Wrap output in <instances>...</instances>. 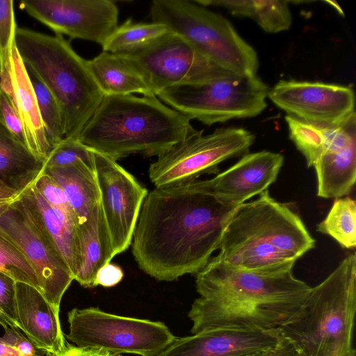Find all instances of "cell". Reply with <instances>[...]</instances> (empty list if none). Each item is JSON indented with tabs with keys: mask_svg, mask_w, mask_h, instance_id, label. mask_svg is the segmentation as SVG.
Returning a JSON list of instances; mask_svg holds the SVG:
<instances>
[{
	"mask_svg": "<svg viewBox=\"0 0 356 356\" xmlns=\"http://www.w3.org/2000/svg\"><path fill=\"white\" fill-rule=\"evenodd\" d=\"M315 241L299 216L265 191L238 206L215 257L232 266L263 273L292 270Z\"/></svg>",
	"mask_w": 356,
	"mask_h": 356,
	"instance_id": "3957f363",
	"label": "cell"
},
{
	"mask_svg": "<svg viewBox=\"0 0 356 356\" xmlns=\"http://www.w3.org/2000/svg\"><path fill=\"white\" fill-rule=\"evenodd\" d=\"M123 276L122 268L109 262L98 270L96 275V284L104 287H112L118 284Z\"/></svg>",
	"mask_w": 356,
	"mask_h": 356,
	"instance_id": "f35d334b",
	"label": "cell"
},
{
	"mask_svg": "<svg viewBox=\"0 0 356 356\" xmlns=\"http://www.w3.org/2000/svg\"><path fill=\"white\" fill-rule=\"evenodd\" d=\"M47 356H54V355H51L50 354H47Z\"/></svg>",
	"mask_w": 356,
	"mask_h": 356,
	"instance_id": "f6af8a7d",
	"label": "cell"
},
{
	"mask_svg": "<svg viewBox=\"0 0 356 356\" xmlns=\"http://www.w3.org/2000/svg\"><path fill=\"white\" fill-rule=\"evenodd\" d=\"M197 130L157 156L148 175L155 188L170 186L197 179L204 174L219 173L220 163L243 156L255 136L239 127L218 128L203 135Z\"/></svg>",
	"mask_w": 356,
	"mask_h": 356,
	"instance_id": "30bf717a",
	"label": "cell"
},
{
	"mask_svg": "<svg viewBox=\"0 0 356 356\" xmlns=\"http://www.w3.org/2000/svg\"><path fill=\"white\" fill-rule=\"evenodd\" d=\"M0 123L26 146L24 127L15 110L13 96L0 88ZM27 147V146H26Z\"/></svg>",
	"mask_w": 356,
	"mask_h": 356,
	"instance_id": "d590c367",
	"label": "cell"
},
{
	"mask_svg": "<svg viewBox=\"0 0 356 356\" xmlns=\"http://www.w3.org/2000/svg\"><path fill=\"white\" fill-rule=\"evenodd\" d=\"M15 42L25 67L56 99L63 115L65 138L76 139L104 97L86 60L60 35L17 27Z\"/></svg>",
	"mask_w": 356,
	"mask_h": 356,
	"instance_id": "8992f818",
	"label": "cell"
},
{
	"mask_svg": "<svg viewBox=\"0 0 356 356\" xmlns=\"http://www.w3.org/2000/svg\"><path fill=\"white\" fill-rule=\"evenodd\" d=\"M81 265L74 280L85 288L97 286L98 270L115 257L111 236L99 204L77 226Z\"/></svg>",
	"mask_w": 356,
	"mask_h": 356,
	"instance_id": "44dd1931",
	"label": "cell"
},
{
	"mask_svg": "<svg viewBox=\"0 0 356 356\" xmlns=\"http://www.w3.org/2000/svg\"><path fill=\"white\" fill-rule=\"evenodd\" d=\"M356 255L345 257L311 287L298 313L278 328L303 356H355Z\"/></svg>",
	"mask_w": 356,
	"mask_h": 356,
	"instance_id": "5b68a950",
	"label": "cell"
},
{
	"mask_svg": "<svg viewBox=\"0 0 356 356\" xmlns=\"http://www.w3.org/2000/svg\"><path fill=\"white\" fill-rule=\"evenodd\" d=\"M66 337L76 346L156 356L176 337L163 322L110 314L98 307L74 308L67 314Z\"/></svg>",
	"mask_w": 356,
	"mask_h": 356,
	"instance_id": "9c48e42d",
	"label": "cell"
},
{
	"mask_svg": "<svg viewBox=\"0 0 356 356\" xmlns=\"http://www.w3.org/2000/svg\"><path fill=\"white\" fill-rule=\"evenodd\" d=\"M63 188L78 225L100 204V192L95 167L81 160L61 167L44 168Z\"/></svg>",
	"mask_w": 356,
	"mask_h": 356,
	"instance_id": "603a6c76",
	"label": "cell"
},
{
	"mask_svg": "<svg viewBox=\"0 0 356 356\" xmlns=\"http://www.w3.org/2000/svg\"><path fill=\"white\" fill-rule=\"evenodd\" d=\"M20 194L0 181V199L17 198Z\"/></svg>",
	"mask_w": 356,
	"mask_h": 356,
	"instance_id": "60d3db41",
	"label": "cell"
},
{
	"mask_svg": "<svg viewBox=\"0 0 356 356\" xmlns=\"http://www.w3.org/2000/svg\"><path fill=\"white\" fill-rule=\"evenodd\" d=\"M170 31L156 22L136 23L127 19L118 26L102 45L103 51L123 54L143 47L167 34Z\"/></svg>",
	"mask_w": 356,
	"mask_h": 356,
	"instance_id": "83f0119b",
	"label": "cell"
},
{
	"mask_svg": "<svg viewBox=\"0 0 356 356\" xmlns=\"http://www.w3.org/2000/svg\"><path fill=\"white\" fill-rule=\"evenodd\" d=\"M281 338L278 329H213L176 337L156 356H240L275 346Z\"/></svg>",
	"mask_w": 356,
	"mask_h": 356,
	"instance_id": "e0dca14e",
	"label": "cell"
},
{
	"mask_svg": "<svg viewBox=\"0 0 356 356\" xmlns=\"http://www.w3.org/2000/svg\"><path fill=\"white\" fill-rule=\"evenodd\" d=\"M43 169L44 162L0 123V181L21 195Z\"/></svg>",
	"mask_w": 356,
	"mask_h": 356,
	"instance_id": "cb8c5ba5",
	"label": "cell"
},
{
	"mask_svg": "<svg viewBox=\"0 0 356 356\" xmlns=\"http://www.w3.org/2000/svg\"><path fill=\"white\" fill-rule=\"evenodd\" d=\"M1 83H2V78H1V76L0 74V88L1 87Z\"/></svg>",
	"mask_w": 356,
	"mask_h": 356,
	"instance_id": "ee69618b",
	"label": "cell"
},
{
	"mask_svg": "<svg viewBox=\"0 0 356 356\" xmlns=\"http://www.w3.org/2000/svg\"><path fill=\"white\" fill-rule=\"evenodd\" d=\"M33 186L50 206L74 216L63 188L49 175L42 172Z\"/></svg>",
	"mask_w": 356,
	"mask_h": 356,
	"instance_id": "e575fe53",
	"label": "cell"
},
{
	"mask_svg": "<svg viewBox=\"0 0 356 356\" xmlns=\"http://www.w3.org/2000/svg\"><path fill=\"white\" fill-rule=\"evenodd\" d=\"M19 7L56 35L102 47L118 26V8L111 0H24Z\"/></svg>",
	"mask_w": 356,
	"mask_h": 356,
	"instance_id": "5bb4252c",
	"label": "cell"
},
{
	"mask_svg": "<svg viewBox=\"0 0 356 356\" xmlns=\"http://www.w3.org/2000/svg\"><path fill=\"white\" fill-rule=\"evenodd\" d=\"M87 67L104 95L140 93L154 96L140 71L127 58L103 51L90 60Z\"/></svg>",
	"mask_w": 356,
	"mask_h": 356,
	"instance_id": "7402d4cb",
	"label": "cell"
},
{
	"mask_svg": "<svg viewBox=\"0 0 356 356\" xmlns=\"http://www.w3.org/2000/svg\"><path fill=\"white\" fill-rule=\"evenodd\" d=\"M195 285L200 297L188 314L193 334L220 328L277 330L298 313L311 289L292 270L253 271L215 257L195 274Z\"/></svg>",
	"mask_w": 356,
	"mask_h": 356,
	"instance_id": "7a4b0ae2",
	"label": "cell"
},
{
	"mask_svg": "<svg viewBox=\"0 0 356 356\" xmlns=\"http://www.w3.org/2000/svg\"><path fill=\"white\" fill-rule=\"evenodd\" d=\"M150 16L220 67L238 76H257L256 51L221 15L194 1L154 0Z\"/></svg>",
	"mask_w": 356,
	"mask_h": 356,
	"instance_id": "52a82bcc",
	"label": "cell"
},
{
	"mask_svg": "<svg viewBox=\"0 0 356 356\" xmlns=\"http://www.w3.org/2000/svg\"><path fill=\"white\" fill-rule=\"evenodd\" d=\"M268 97L286 115L320 124H340L355 113L353 90L339 84L280 80Z\"/></svg>",
	"mask_w": 356,
	"mask_h": 356,
	"instance_id": "9a60e30c",
	"label": "cell"
},
{
	"mask_svg": "<svg viewBox=\"0 0 356 356\" xmlns=\"http://www.w3.org/2000/svg\"><path fill=\"white\" fill-rule=\"evenodd\" d=\"M240 356H303L296 347L287 339L282 336L275 346L264 350L244 354Z\"/></svg>",
	"mask_w": 356,
	"mask_h": 356,
	"instance_id": "74e56055",
	"label": "cell"
},
{
	"mask_svg": "<svg viewBox=\"0 0 356 356\" xmlns=\"http://www.w3.org/2000/svg\"><path fill=\"white\" fill-rule=\"evenodd\" d=\"M118 54L140 71L154 96L170 88L238 76L217 65L170 31L143 47Z\"/></svg>",
	"mask_w": 356,
	"mask_h": 356,
	"instance_id": "8fae6325",
	"label": "cell"
},
{
	"mask_svg": "<svg viewBox=\"0 0 356 356\" xmlns=\"http://www.w3.org/2000/svg\"><path fill=\"white\" fill-rule=\"evenodd\" d=\"M196 131L156 96L104 95L76 140L117 161L132 154L159 156Z\"/></svg>",
	"mask_w": 356,
	"mask_h": 356,
	"instance_id": "277c9868",
	"label": "cell"
},
{
	"mask_svg": "<svg viewBox=\"0 0 356 356\" xmlns=\"http://www.w3.org/2000/svg\"><path fill=\"white\" fill-rule=\"evenodd\" d=\"M21 197L63 258L74 280L81 265L76 218L72 213L50 206L33 186L21 194Z\"/></svg>",
	"mask_w": 356,
	"mask_h": 356,
	"instance_id": "d6986e66",
	"label": "cell"
},
{
	"mask_svg": "<svg viewBox=\"0 0 356 356\" xmlns=\"http://www.w3.org/2000/svg\"><path fill=\"white\" fill-rule=\"evenodd\" d=\"M18 197L10 199H0V216L8 209L13 202Z\"/></svg>",
	"mask_w": 356,
	"mask_h": 356,
	"instance_id": "7bdbcfd3",
	"label": "cell"
},
{
	"mask_svg": "<svg viewBox=\"0 0 356 356\" xmlns=\"http://www.w3.org/2000/svg\"><path fill=\"white\" fill-rule=\"evenodd\" d=\"M10 76L13 104L24 127L26 146L38 159L44 162L51 147L45 134L33 86L15 44L10 58Z\"/></svg>",
	"mask_w": 356,
	"mask_h": 356,
	"instance_id": "ffe728a7",
	"label": "cell"
},
{
	"mask_svg": "<svg viewBox=\"0 0 356 356\" xmlns=\"http://www.w3.org/2000/svg\"><path fill=\"white\" fill-rule=\"evenodd\" d=\"M0 325L17 328L16 282L0 271Z\"/></svg>",
	"mask_w": 356,
	"mask_h": 356,
	"instance_id": "836d02e7",
	"label": "cell"
},
{
	"mask_svg": "<svg viewBox=\"0 0 356 356\" xmlns=\"http://www.w3.org/2000/svg\"><path fill=\"white\" fill-rule=\"evenodd\" d=\"M1 337L20 356H41L40 352L43 353L22 334L18 328H4V334Z\"/></svg>",
	"mask_w": 356,
	"mask_h": 356,
	"instance_id": "8d00e7d4",
	"label": "cell"
},
{
	"mask_svg": "<svg viewBox=\"0 0 356 356\" xmlns=\"http://www.w3.org/2000/svg\"><path fill=\"white\" fill-rule=\"evenodd\" d=\"M81 160L95 167L93 151L81 144L78 140L64 138L54 146L44 161V168L67 165Z\"/></svg>",
	"mask_w": 356,
	"mask_h": 356,
	"instance_id": "d6a6232c",
	"label": "cell"
},
{
	"mask_svg": "<svg viewBox=\"0 0 356 356\" xmlns=\"http://www.w3.org/2000/svg\"><path fill=\"white\" fill-rule=\"evenodd\" d=\"M13 0H0V74L10 78V58L17 28Z\"/></svg>",
	"mask_w": 356,
	"mask_h": 356,
	"instance_id": "1f68e13d",
	"label": "cell"
},
{
	"mask_svg": "<svg viewBox=\"0 0 356 356\" xmlns=\"http://www.w3.org/2000/svg\"><path fill=\"white\" fill-rule=\"evenodd\" d=\"M113 356H122V355H113Z\"/></svg>",
	"mask_w": 356,
	"mask_h": 356,
	"instance_id": "bcb514c9",
	"label": "cell"
},
{
	"mask_svg": "<svg viewBox=\"0 0 356 356\" xmlns=\"http://www.w3.org/2000/svg\"><path fill=\"white\" fill-rule=\"evenodd\" d=\"M26 69L35 95L45 134L52 148L65 138L62 113L51 92L31 70Z\"/></svg>",
	"mask_w": 356,
	"mask_h": 356,
	"instance_id": "f546056e",
	"label": "cell"
},
{
	"mask_svg": "<svg viewBox=\"0 0 356 356\" xmlns=\"http://www.w3.org/2000/svg\"><path fill=\"white\" fill-rule=\"evenodd\" d=\"M0 234L22 252L36 274L41 293L59 311L74 277L21 195L0 216Z\"/></svg>",
	"mask_w": 356,
	"mask_h": 356,
	"instance_id": "7c38bea8",
	"label": "cell"
},
{
	"mask_svg": "<svg viewBox=\"0 0 356 356\" xmlns=\"http://www.w3.org/2000/svg\"><path fill=\"white\" fill-rule=\"evenodd\" d=\"M0 356H20L12 347H10L1 337H0Z\"/></svg>",
	"mask_w": 356,
	"mask_h": 356,
	"instance_id": "b9f144b4",
	"label": "cell"
},
{
	"mask_svg": "<svg viewBox=\"0 0 356 356\" xmlns=\"http://www.w3.org/2000/svg\"><path fill=\"white\" fill-rule=\"evenodd\" d=\"M100 204L115 256L131 244L146 188L117 161L93 151Z\"/></svg>",
	"mask_w": 356,
	"mask_h": 356,
	"instance_id": "4fadbf2b",
	"label": "cell"
},
{
	"mask_svg": "<svg viewBox=\"0 0 356 356\" xmlns=\"http://www.w3.org/2000/svg\"><path fill=\"white\" fill-rule=\"evenodd\" d=\"M17 328L44 353L60 356L67 344L56 309L36 288L16 282Z\"/></svg>",
	"mask_w": 356,
	"mask_h": 356,
	"instance_id": "ac0fdd59",
	"label": "cell"
},
{
	"mask_svg": "<svg viewBox=\"0 0 356 356\" xmlns=\"http://www.w3.org/2000/svg\"><path fill=\"white\" fill-rule=\"evenodd\" d=\"M0 271L15 282L29 284L40 291L36 274L22 252L0 234Z\"/></svg>",
	"mask_w": 356,
	"mask_h": 356,
	"instance_id": "4dcf8cb0",
	"label": "cell"
},
{
	"mask_svg": "<svg viewBox=\"0 0 356 356\" xmlns=\"http://www.w3.org/2000/svg\"><path fill=\"white\" fill-rule=\"evenodd\" d=\"M236 207L219 202L198 179L148 192L131 244L138 267L159 281L195 275L218 250Z\"/></svg>",
	"mask_w": 356,
	"mask_h": 356,
	"instance_id": "6da1fadb",
	"label": "cell"
},
{
	"mask_svg": "<svg viewBox=\"0 0 356 356\" xmlns=\"http://www.w3.org/2000/svg\"><path fill=\"white\" fill-rule=\"evenodd\" d=\"M203 6L224 8L235 16L249 17L266 32L279 33L288 30L291 24L289 1L267 0H196Z\"/></svg>",
	"mask_w": 356,
	"mask_h": 356,
	"instance_id": "484cf974",
	"label": "cell"
},
{
	"mask_svg": "<svg viewBox=\"0 0 356 356\" xmlns=\"http://www.w3.org/2000/svg\"><path fill=\"white\" fill-rule=\"evenodd\" d=\"M313 167L318 197L337 199L348 195L356 181V140L337 151L323 153Z\"/></svg>",
	"mask_w": 356,
	"mask_h": 356,
	"instance_id": "d4e9b609",
	"label": "cell"
},
{
	"mask_svg": "<svg viewBox=\"0 0 356 356\" xmlns=\"http://www.w3.org/2000/svg\"><path fill=\"white\" fill-rule=\"evenodd\" d=\"M60 356H113L111 353L97 348H80L67 346L65 352Z\"/></svg>",
	"mask_w": 356,
	"mask_h": 356,
	"instance_id": "ab89813d",
	"label": "cell"
},
{
	"mask_svg": "<svg viewBox=\"0 0 356 356\" xmlns=\"http://www.w3.org/2000/svg\"><path fill=\"white\" fill-rule=\"evenodd\" d=\"M317 231L330 236L342 248L356 246V202L349 197L337 198L325 218L317 226Z\"/></svg>",
	"mask_w": 356,
	"mask_h": 356,
	"instance_id": "f1b7e54d",
	"label": "cell"
},
{
	"mask_svg": "<svg viewBox=\"0 0 356 356\" xmlns=\"http://www.w3.org/2000/svg\"><path fill=\"white\" fill-rule=\"evenodd\" d=\"M283 161L280 153L266 150L247 153L225 171L202 182L219 202L238 207L268 190L276 180Z\"/></svg>",
	"mask_w": 356,
	"mask_h": 356,
	"instance_id": "2e32d148",
	"label": "cell"
},
{
	"mask_svg": "<svg viewBox=\"0 0 356 356\" xmlns=\"http://www.w3.org/2000/svg\"><path fill=\"white\" fill-rule=\"evenodd\" d=\"M289 138L306 159L308 167L328 150L342 133V122L333 125L307 122L290 115L285 116Z\"/></svg>",
	"mask_w": 356,
	"mask_h": 356,
	"instance_id": "4316f807",
	"label": "cell"
},
{
	"mask_svg": "<svg viewBox=\"0 0 356 356\" xmlns=\"http://www.w3.org/2000/svg\"><path fill=\"white\" fill-rule=\"evenodd\" d=\"M268 86L258 76H233L195 86L164 90L166 105L206 125L255 117L267 107Z\"/></svg>",
	"mask_w": 356,
	"mask_h": 356,
	"instance_id": "ba28073f",
	"label": "cell"
}]
</instances>
